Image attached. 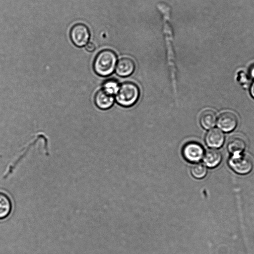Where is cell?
Here are the masks:
<instances>
[{
  "label": "cell",
  "instance_id": "cell-1",
  "mask_svg": "<svg viewBox=\"0 0 254 254\" xmlns=\"http://www.w3.org/2000/svg\"><path fill=\"white\" fill-rule=\"evenodd\" d=\"M117 61V55L114 52L104 50L98 53L94 60V70L99 75L109 76L113 72Z\"/></svg>",
  "mask_w": 254,
  "mask_h": 254
},
{
  "label": "cell",
  "instance_id": "cell-2",
  "mask_svg": "<svg viewBox=\"0 0 254 254\" xmlns=\"http://www.w3.org/2000/svg\"><path fill=\"white\" fill-rule=\"evenodd\" d=\"M139 96L138 87L131 82H126L120 85L115 99L119 105L128 107L137 102Z\"/></svg>",
  "mask_w": 254,
  "mask_h": 254
},
{
  "label": "cell",
  "instance_id": "cell-3",
  "mask_svg": "<svg viewBox=\"0 0 254 254\" xmlns=\"http://www.w3.org/2000/svg\"><path fill=\"white\" fill-rule=\"evenodd\" d=\"M228 164L235 172L240 175L249 174L253 168L252 159L248 155L241 154L233 155Z\"/></svg>",
  "mask_w": 254,
  "mask_h": 254
},
{
  "label": "cell",
  "instance_id": "cell-4",
  "mask_svg": "<svg viewBox=\"0 0 254 254\" xmlns=\"http://www.w3.org/2000/svg\"><path fill=\"white\" fill-rule=\"evenodd\" d=\"M182 154L188 161L197 163L202 158L204 149L199 143L191 141L186 143L184 146Z\"/></svg>",
  "mask_w": 254,
  "mask_h": 254
},
{
  "label": "cell",
  "instance_id": "cell-5",
  "mask_svg": "<svg viewBox=\"0 0 254 254\" xmlns=\"http://www.w3.org/2000/svg\"><path fill=\"white\" fill-rule=\"evenodd\" d=\"M70 35L73 44L79 47L86 45L90 38L88 28L86 25L80 23L72 27Z\"/></svg>",
  "mask_w": 254,
  "mask_h": 254
},
{
  "label": "cell",
  "instance_id": "cell-6",
  "mask_svg": "<svg viewBox=\"0 0 254 254\" xmlns=\"http://www.w3.org/2000/svg\"><path fill=\"white\" fill-rule=\"evenodd\" d=\"M238 122V117L234 113L226 111L219 116L217 119V126L222 131L230 132L235 129Z\"/></svg>",
  "mask_w": 254,
  "mask_h": 254
},
{
  "label": "cell",
  "instance_id": "cell-7",
  "mask_svg": "<svg viewBox=\"0 0 254 254\" xmlns=\"http://www.w3.org/2000/svg\"><path fill=\"white\" fill-rule=\"evenodd\" d=\"M114 96L102 88L95 94L94 102L100 109L106 110L111 108L114 103Z\"/></svg>",
  "mask_w": 254,
  "mask_h": 254
},
{
  "label": "cell",
  "instance_id": "cell-8",
  "mask_svg": "<svg viewBox=\"0 0 254 254\" xmlns=\"http://www.w3.org/2000/svg\"><path fill=\"white\" fill-rule=\"evenodd\" d=\"M134 62L128 58H123L118 62L115 67L116 73L121 77L130 75L134 71Z\"/></svg>",
  "mask_w": 254,
  "mask_h": 254
},
{
  "label": "cell",
  "instance_id": "cell-9",
  "mask_svg": "<svg viewBox=\"0 0 254 254\" xmlns=\"http://www.w3.org/2000/svg\"><path fill=\"white\" fill-rule=\"evenodd\" d=\"M224 140V134L219 129H212L209 130L205 136V142L211 148H217L220 147Z\"/></svg>",
  "mask_w": 254,
  "mask_h": 254
},
{
  "label": "cell",
  "instance_id": "cell-10",
  "mask_svg": "<svg viewBox=\"0 0 254 254\" xmlns=\"http://www.w3.org/2000/svg\"><path fill=\"white\" fill-rule=\"evenodd\" d=\"M246 146L245 139L240 135H233L229 139L227 143L228 150L233 155L241 154Z\"/></svg>",
  "mask_w": 254,
  "mask_h": 254
},
{
  "label": "cell",
  "instance_id": "cell-11",
  "mask_svg": "<svg viewBox=\"0 0 254 254\" xmlns=\"http://www.w3.org/2000/svg\"><path fill=\"white\" fill-rule=\"evenodd\" d=\"M12 209L13 204L10 197L6 193L0 191V220L9 217Z\"/></svg>",
  "mask_w": 254,
  "mask_h": 254
},
{
  "label": "cell",
  "instance_id": "cell-12",
  "mask_svg": "<svg viewBox=\"0 0 254 254\" xmlns=\"http://www.w3.org/2000/svg\"><path fill=\"white\" fill-rule=\"evenodd\" d=\"M221 160L222 155L221 153L214 149L208 150L203 157L204 164L211 168L217 166L221 162Z\"/></svg>",
  "mask_w": 254,
  "mask_h": 254
},
{
  "label": "cell",
  "instance_id": "cell-13",
  "mask_svg": "<svg viewBox=\"0 0 254 254\" xmlns=\"http://www.w3.org/2000/svg\"><path fill=\"white\" fill-rule=\"evenodd\" d=\"M216 121V115L214 111L207 109L202 112L199 118L201 126L205 129L213 127Z\"/></svg>",
  "mask_w": 254,
  "mask_h": 254
},
{
  "label": "cell",
  "instance_id": "cell-14",
  "mask_svg": "<svg viewBox=\"0 0 254 254\" xmlns=\"http://www.w3.org/2000/svg\"><path fill=\"white\" fill-rule=\"evenodd\" d=\"M190 172L194 178L200 179L206 175L207 168L203 164L195 163L191 167Z\"/></svg>",
  "mask_w": 254,
  "mask_h": 254
},
{
  "label": "cell",
  "instance_id": "cell-15",
  "mask_svg": "<svg viewBox=\"0 0 254 254\" xmlns=\"http://www.w3.org/2000/svg\"><path fill=\"white\" fill-rule=\"evenodd\" d=\"M120 85L115 79H111L106 81L103 86V89L113 95H116L119 89Z\"/></svg>",
  "mask_w": 254,
  "mask_h": 254
},
{
  "label": "cell",
  "instance_id": "cell-16",
  "mask_svg": "<svg viewBox=\"0 0 254 254\" xmlns=\"http://www.w3.org/2000/svg\"><path fill=\"white\" fill-rule=\"evenodd\" d=\"M85 49L88 52H92L95 50V46L93 43L89 42L86 45Z\"/></svg>",
  "mask_w": 254,
  "mask_h": 254
},
{
  "label": "cell",
  "instance_id": "cell-17",
  "mask_svg": "<svg viewBox=\"0 0 254 254\" xmlns=\"http://www.w3.org/2000/svg\"><path fill=\"white\" fill-rule=\"evenodd\" d=\"M251 94L254 98V82L253 83L250 89Z\"/></svg>",
  "mask_w": 254,
  "mask_h": 254
},
{
  "label": "cell",
  "instance_id": "cell-18",
  "mask_svg": "<svg viewBox=\"0 0 254 254\" xmlns=\"http://www.w3.org/2000/svg\"><path fill=\"white\" fill-rule=\"evenodd\" d=\"M250 74L253 78H254V66H253L251 67V69L250 70Z\"/></svg>",
  "mask_w": 254,
  "mask_h": 254
}]
</instances>
